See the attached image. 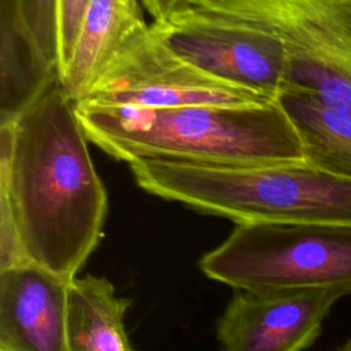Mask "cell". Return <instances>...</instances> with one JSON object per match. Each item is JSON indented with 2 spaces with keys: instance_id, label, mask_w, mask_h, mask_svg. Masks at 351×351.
<instances>
[{
  "instance_id": "obj_1",
  "label": "cell",
  "mask_w": 351,
  "mask_h": 351,
  "mask_svg": "<svg viewBox=\"0 0 351 351\" xmlns=\"http://www.w3.org/2000/svg\"><path fill=\"white\" fill-rule=\"evenodd\" d=\"M88 141L59 78L0 125V270L34 265L73 281L96 250L108 196Z\"/></svg>"
},
{
  "instance_id": "obj_2",
  "label": "cell",
  "mask_w": 351,
  "mask_h": 351,
  "mask_svg": "<svg viewBox=\"0 0 351 351\" xmlns=\"http://www.w3.org/2000/svg\"><path fill=\"white\" fill-rule=\"evenodd\" d=\"M88 140L122 162L178 159L215 165H306V149L280 99L261 106L80 107Z\"/></svg>"
},
{
  "instance_id": "obj_3",
  "label": "cell",
  "mask_w": 351,
  "mask_h": 351,
  "mask_svg": "<svg viewBox=\"0 0 351 351\" xmlns=\"http://www.w3.org/2000/svg\"><path fill=\"white\" fill-rule=\"evenodd\" d=\"M199 269L234 289L335 288L351 295V228L236 225L199 259Z\"/></svg>"
},
{
  "instance_id": "obj_4",
  "label": "cell",
  "mask_w": 351,
  "mask_h": 351,
  "mask_svg": "<svg viewBox=\"0 0 351 351\" xmlns=\"http://www.w3.org/2000/svg\"><path fill=\"white\" fill-rule=\"evenodd\" d=\"M189 5L274 36L288 90L351 111V0H191Z\"/></svg>"
},
{
  "instance_id": "obj_5",
  "label": "cell",
  "mask_w": 351,
  "mask_h": 351,
  "mask_svg": "<svg viewBox=\"0 0 351 351\" xmlns=\"http://www.w3.org/2000/svg\"><path fill=\"white\" fill-rule=\"evenodd\" d=\"M280 99V97H278ZM277 100L221 80L173 49L152 23L140 26L101 69L80 107L261 106Z\"/></svg>"
},
{
  "instance_id": "obj_6",
  "label": "cell",
  "mask_w": 351,
  "mask_h": 351,
  "mask_svg": "<svg viewBox=\"0 0 351 351\" xmlns=\"http://www.w3.org/2000/svg\"><path fill=\"white\" fill-rule=\"evenodd\" d=\"M152 26L173 49L221 80L277 99L288 89L287 53L265 30L193 5Z\"/></svg>"
},
{
  "instance_id": "obj_7",
  "label": "cell",
  "mask_w": 351,
  "mask_h": 351,
  "mask_svg": "<svg viewBox=\"0 0 351 351\" xmlns=\"http://www.w3.org/2000/svg\"><path fill=\"white\" fill-rule=\"evenodd\" d=\"M344 291L236 289L217 324L221 351H303Z\"/></svg>"
},
{
  "instance_id": "obj_8",
  "label": "cell",
  "mask_w": 351,
  "mask_h": 351,
  "mask_svg": "<svg viewBox=\"0 0 351 351\" xmlns=\"http://www.w3.org/2000/svg\"><path fill=\"white\" fill-rule=\"evenodd\" d=\"M70 284L34 265L0 270V351H71Z\"/></svg>"
},
{
  "instance_id": "obj_9",
  "label": "cell",
  "mask_w": 351,
  "mask_h": 351,
  "mask_svg": "<svg viewBox=\"0 0 351 351\" xmlns=\"http://www.w3.org/2000/svg\"><path fill=\"white\" fill-rule=\"evenodd\" d=\"M138 0H89L59 80L77 103L126 40L143 26Z\"/></svg>"
},
{
  "instance_id": "obj_10",
  "label": "cell",
  "mask_w": 351,
  "mask_h": 351,
  "mask_svg": "<svg viewBox=\"0 0 351 351\" xmlns=\"http://www.w3.org/2000/svg\"><path fill=\"white\" fill-rule=\"evenodd\" d=\"M58 78V70L34 43L18 1L0 0V125L14 121Z\"/></svg>"
},
{
  "instance_id": "obj_11",
  "label": "cell",
  "mask_w": 351,
  "mask_h": 351,
  "mask_svg": "<svg viewBox=\"0 0 351 351\" xmlns=\"http://www.w3.org/2000/svg\"><path fill=\"white\" fill-rule=\"evenodd\" d=\"M130 303L103 276L75 277L69 291L70 350L134 351L125 329Z\"/></svg>"
},
{
  "instance_id": "obj_12",
  "label": "cell",
  "mask_w": 351,
  "mask_h": 351,
  "mask_svg": "<svg viewBox=\"0 0 351 351\" xmlns=\"http://www.w3.org/2000/svg\"><path fill=\"white\" fill-rule=\"evenodd\" d=\"M280 101L300 133L307 165L351 178V111L292 90Z\"/></svg>"
},
{
  "instance_id": "obj_13",
  "label": "cell",
  "mask_w": 351,
  "mask_h": 351,
  "mask_svg": "<svg viewBox=\"0 0 351 351\" xmlns=\"http://www.w3.org/2000/svg\"><path fill=\"white\" fill-rule=\"evenodd\" d=\"M22 18L45 62L59 73L58 0H16Z\"/></svg>"
},
{
  "instance_id": "obj_14",
  "label": "cell",
  "mask_w": 351,
  "mask_h": 351,
  "mask_svg": "<svg viewBox=\"0 0 351 351\" xmlns=\"http://www.w3.org/2000/svg\"><path fill=\"white\" fill-rule=\"evenodd\" d=\"M89 0H58L59 5V75L66 64Z\"/></svg>"
},
{
  "instance_id": "obj_15",
  "label": "cell",
  "mask_w": 351,
  "mask_h": 351,
  "mask_svg": "<svg viewBox=\"0 0 351 351\" xmlns=\"http://www.w3.org/2000/svg\"><path fill=\"white\" fill-rule=\"evenodd\" d=\"M145 11L152 16V22H163L173 14L189 5L191 0H140Z\"/></svg>"
},
{
  "instance_id": "obj_16",
  "label": "cell",
  "mask_w": 351,
  "mask_h": 351,
  "mask_svg": "<svg viewBox=\"0 0 351 351\" xmlns=\"http://www.w3.org/2000/svg\"><path fill=\"white\" fill-rule=\"evenodd\" d=\"M337 351H351V337H348Z\"/></svg>"
}]
</instances>
